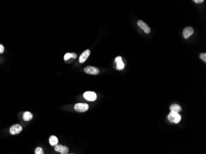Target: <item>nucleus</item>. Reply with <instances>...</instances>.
<instances>
[{
    "label": "nucleus",
    "instance_id": "obj_1",
    "mask_svg": "<svg viewBox=\"0 0 206 154\" xmlns=\"http://www.w3.org/2000/svg\"><path fill=\"white\" fill-rule=\"evenodd\" d=\"M168 119L172 123L178 124L181 121L182 116L178 113L175 112H170L168 115Z\"/></svg>",
    "mask_w": 206,
    "mask_h": 154
},
{
    "label": "nucleus",
    "instance_id": "obj_2",
    "mask_svg": "<svg viewBox=\"0 0 206 154\" xmlns=\"http://www.w3.org/2000/svg\"><path fill=\"white\" fill-rule=\"evenodd\" d=\"M74 109L78 112H85L88 110L89 105L85 103H78L75 105Z\"/></svg>",
    "mask_w": 206,
    "mask_h": 154
},
{
    "label": "nucleus",
    "instance_id": "obj_3",
    "mask_svg": "<svg viewBox=\"0 0 206 154\" xmlns=\"http://www.w3.org/2000/svg\"><path fill=\"white\" fill-rule=\"evenodd\" d=\"M84 97L88 101H95L97 98L96 94L93 91H86L84 94Z\"/></svg>",
    "mask_w": 206,
    "mask_h": 154
},
{
    "label": "nucleus",
    "instance_id": "obj_4",
    "mask_svg": "<svg viewBox=\"0 0 206 154\" xmlns=\"http://www.w3.org/2000/svg\"><path fill=\"white\" fill-rule=\"evenodd\" d=\"M22 131V127L20 124H14L10 128L9 132L12 135H16L17 134H19L20 132Z\"/></svg>",
    "mask_w": 206,
    "mask_h": 154
},
{
    "label": "nucleus",
    "instance_id": "obj_5",
    "mask_svg": "<svg viewBox=\"0 0 206 154\" xmlns=\"http://www.w3.org/2000/svg\"><path fill=\"white\" fill-rule=\"evenodd\" d=\"M84 71L88 74L95 75H97L99 73V69L96 67H93V66H87V67L85 68Z\"/></svg>",
    "mask_w": 206,
    "mask_h": 154
},
{
    "label": "nucleus",
    "instance_id": "obj_6",
    "mask_svg": "<svg viewBox=\"0 0 206 154\" xmlns=\"http://www.w3.org/2000/svg\"><path fill=\"white\" fill-rule=\"evenodd\" d=\"M55 150L56 152H60L61 154H68V151H69V149L67 147V146L63 145L61 144L56 145L55 146Z\"/></svg>",
    "mask_w": 206,
    "mask_h": 154
},
{
    "label": "nucleus",
    "instance_id": "obj_7",
    "mask_svg": "<svg viewBox=\"0 0 206 154\" xmlns=\"http://www.w3.org/2000/svg\"><path fill=\"white\" fill-rule=\"evenodd\" d=\"M137 24H138V26L142 29V30L146 33V34H149L150 32H151V28L150 27L148 26V25L144 22V21L143 20H138V22H137Z\"/></svg>",
    "mask_w": 206,
    "mask_h": 154
},
{
    "label": "nucleus",
    "instance_id": "obj_8",
    "mask_svg": "<svg viewBox=\"0 0 206 154\" xmlns=\"http://www.w3.org/2000/svg\"><path fill=\"white\" fill-rule=\"evenodd\" d=\"M194 34V29L191 27H186L183 31V35L185 39L190 38L191 35Z\"/></svg>",
    "mask_w": 206,
    "mask_h": 154
},
{
    "label": "nucleus",
    "instance_id": "obj_9",
    "mask_svg": "<svg viewBox=\"0 0 206 154\" xmlns=\"http://www.w3.org/2000/svg\"><path fill=\"white\" fill-rule=\"evenodd\" d=\"M90 54V51L89 49L85 51L84 52L81 54L80 58H79V62H80V63H84V62L86 61V59L88 58Z\"/></svg>",
    "mask_w": 206,
    "mask_h": 154
},
{
    "label": "nucleus",
    "instance_id": "obj_10",
    "mask_svg": "<svg viewBox=\"0 0 206 154\" xmlns=\"http://www.w3.org/2000/svg\"><path fill=\"white\" fill-rule=\"evenodd\" d=\"M49 144L52 146H56L58 143V139L55 136H51L49 138Z\"/></svg>",
    "mask_w": 206,
    "mask_h": 154
},
{
    "label": "nucleus",
    "instance_id": "obj_11",
    "mask_svg": "<svg viewBox=\"0 0 206 154\" xmlns=\"http://www.w3.org/2000/svg\"><path fill=\"white\" fill-rule=\"evenodd\" d=\"M170 109L171 112H175L177 113H179L182 111V107H180L178 104H173L170 105Z\"/></svg>",
    "mask_w": 206,
    "mask_h": 154
},
{
    "label": "nucleus",
    "instance_id": "obj_12",
    "mask_svg": "<svg viewBox=\"0 0 206 154\" xmlns=\"http://www.w3.org/2000/svg\"><path fill=\"white\" fill-rule=\"evenodd\" d=\"M33 118V115L29 112H26L23 115V120L24 121H30Z\"/></svg>",
    "mask_w": 206,
    "mask_h": 154
},
{
    "label": "nucleus",
    "instance_id": "obj_13",
    "mask_svg": "<svg viewBox=\"0 0 206 154\" xmlns=\"http://www.w3.org/2000/svg\"><path fill=\"white\" fill-rule=\"evenodd\" d=\"M77 57V55L75 53H67L64 55V59L65 61H67L70 58H74V59H76Z\"/></svg>",
    "mask_w": 206,
    "mask_h": 154
},
{
    "label": "nucleus",
    "instance_id": "obj_14",
    "mask_svg": "<svg viewBox=\"0 0 206 154\" xmlns=\"http://www.w3.org/2000/svg\"><path fill=\"white\" fill-rule=\"evenodd\" d=\"M116 64H117L116 68L117 70H122L123 68H124V63L123 62L122 60L118 61V62H116Z\"/></svg>",
    "mask_w": 206,
    "mask_h": 154
},
{
    "label": "nucleus",
    "instance_id": "obj_15",
    "mask_svg": "<svg viewBox=\"0 0 206 154\" xmlns=\"http://www.w3.org/2000/svg\"><path fill=\"white\" fill-rule=\"evenodd\" d=\"M35 154H45L43 149L41 147H38L35 149Z\"/></svg>",
    "mask_w": 206,
    "mask_h": 154
},
{
    "label": "nucleus",
    "instance_id": "obj_16",
    "mask_svg": "<svg viewBox=\"0 0 206 154\" xmlns=\"http://www.w3.org/2000/svg\"><path fill=\"white\" fill-rule=\"evenodd\" d=\"M200 58L204 62H206V54L205 53H202L200 54Z\"/></svg>",
    "mask_w": 206,
    "mask_h": 154
},
{
    "label": "nucleus",
    "instance_id": "obj_17",
    "mask_svg": "<svg viewBox=\"0 0 206 154\" xmlns=\"http://www.w3.org/2000/svg\"><path fill=\"white\" fill-rule=\"evenodd\" d=\"M5 51V47L2 45H0V54H2Z\"/></svg>",
    "mask_w": 206,
    "mask_h": 154
},
{
    "label": "nucleus",
    "instance_id": "obj_18",
    "mask_svg": "<svg viewBox=\"0 0 206 154\" xmlns=\"http://www.w3.org/2000/svg\"><path fill=\"white\" fill-rule=\"evenodd\" d=\"M193 1L196 3H203L204 1V0H194Z\"/></svg>",
    "mask_w": 206,
    "mask_h": 154
},
{
    "label": "nucleus",
    "instance_id": "obj_19",
    "mask_svg": "<svg viewBox=\"0 0 206 154\" xmlns=\"http://www.w3.org/2000/svg\"><path fill=\"white\" fill-rule=\"evenodd\" d=\"M120 60H122V57L121 56H118V57H117L116 58H115V63H116L117 62H118V61H120Z\"/></svg>",
    "mask_w": 206,
    "mask_h": 154
},
{
    "label": "nucleus",
    "instance_id": "obj_20",
    "mask_svg": "<svg viewBox=\"0 0 206 154\" xmlns=\"http://www.w3.org/2000/svg\"><path fill=\"white\" fill-rule=\"evenodd\" d=\"M70 154H74V153H70Z\"/></svg>",
    "mask_w": 206,
    "mask_h": 154
}]
</instances>
